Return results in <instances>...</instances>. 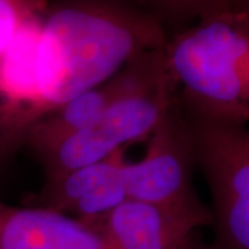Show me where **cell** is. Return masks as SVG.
Instances as JSON below:
<instances>
[{
	"instance_id": "cell-1",
	"label": "cell",
	"mask_w": 249,
	"mask_h": 249,
	"mask_svg": "<svg viewBox=\"0 0 249 249\" xmlns=\"http://www.w3.org/2000/svg\"><path fill=\"white\" fill-rule=\"evenodd\" d=\"M166 37L160 24L122 0H62L46 9L37 54L45 115L140 54L162 49Z\"/></svg>"
},
{
	"instance_id": "cell-11",
	"label": "cell",
	"mask_w": 249,
	"mask_h": 249,
	"mask_svg": "<svg viewBox=\"0 0 249 249\" xmlns=\"http://www.w3.org/2000/svg\"><path fill=\"white\" fill-rule=\"evenodd\" d=\"M152 18L170 35L199 19L229 13H248L249 0H122Z\"/></svg>"
},
{
	"instance_id": "cell-9",
	"label": "cell",
	"mask_w": 249,
	"mask_h": 249,
	"mask_svg": "<svg viewBox=\"0 0 249 249\" xmlns=\"http://www.w3.org/2000/svg\"><path fill=\"white\" fill-rule=\"evenodd\" d=\"M0 249H106L86 223L47 208L0 201Z\"/></svg>"
},
{
	"instance_id": "cell-6",
	"label": "cell",
	"mask_w": 249,
	"mask_h": 249,
	"mask_svg": "<svg viewBox=\"0 0 249 249\" xmlns=\"http://www.w3.org/2000/svg\"><path fill=\"white\" fill-rule=\"evenodd\" d=\"M42 16L28 19L0 55V170L25 147L31 129L45 115L37 76Z\"/></svg>"
},
{
	"instance_id": "cell-3",
	"label": "cell",
	"mask_w": 249,
	"mask_h": 249,
	"mask_svg": "<svg viewBox=\"0 0 249 249\" xmlns=\"http://www.w3.org/2000/svg\"><path fill=\"white\" fill-rule=\"evenodd\" d=\"M162 49L142 78L121 93L94 124L39 158L45 181L106 160L134 142L148 140L176 98L173 83L165 70Z\"/></svg>"
},
{
	"instance_id": "cell-4",
	"label": "cell",
	"mask_w": 249,
	"mask_h": 249,
	"mask_svg": "<svg viewBox=\"0 0 249 249\" xmlns=\"http://www.w3.org/2000/svg\"><path fill=\"white\" fill-rule=\"evenodd\" d=\"M187 116L196 166L202 172L212 199L213 241L208 249H249L248 124Z\"/></svg>"
},
{
	"instance_id": "cell-5",
	"label": "cell",
	"mask_w": 249,
	"mask_h": 249,
	"mask_svg": "<svg viewBox=\"0 0 249 249\" xmlns=\"http://www.w3.org/2000/svg\"><path fill=\"white\" fill-rule=\"evenodd\" d=\"M196 168L190 121L175 98L148 137L142 160L124 165L126 198L160 208L199 229L208 227L212 217L196 194Z\"/></svg>"
},
{
	"instance_id": "cell-8",
	"label": "cell",
	"mask_w": 249,
	"mask_h": 249,
	"mask_svg": "<svg viewBox=\"0 0 249 249\" xmlns=\"http://www.w3.org/2000/svg\"><path fill=\"white\" fill-rule=\"evenodd\" d=\"M89 226L100 232L107 249H208L194 223L134 201Z\"/></svg>"
},
{
	"instance_id": "cell-2",
	"label": "cell",
	"mask_w": 249,
	"mask_h": 249,
	"mask_svg": "<svg viewBox=\"0 0 249 249\" xmlns=\"http://www.w3.org/2000/svg\"><path fill=\"white\" fill-rule=\"evenodd\" d=\"M162 52L188 115L248 124L249 11L199 19L168 35Z\"/></svg>"
},
{
	"instance_id": "cell-7",
	"label": "cell",
	"mask_w": 249,
	"mask_h": 249,
	"mask_svg": "<svg viewBox=\"0 0 249 249\" xmlns=\"http://www.w3.org/2000/svg\"><path fill=\"white\" fill-rule=\"evenodd\" d=\"M158 50L140 54L111 79L47 112L31 129L25 147L39 160L68 137L91 126L121 93L142 78Z\"/></svg>"
},
{
	"instance_id": "cell-12",
	"label": "cell",
	"mask_w": 249,
	"mask_h": 249,
	"mask_svg": "<svg viewBox=\"0 0 249 249\" xmlns=\"http://www.w3.org/2000/svg\"><path fill=\"white\" fill-rule=\"evenodd\" d=\"M46 9V0H0V55L18 29Z\"/></svg>"
},
{
	"instance_id": "cell-10",
	"label": "cell",
	"mask_w": 249,
	"mask_h": 249,
	"mask_svg": "<svg viewBox=\"0 0 249 249\" xmlns=\"http://www.w3.org/2000/svg\"><path fill=\"white\" fill-rule=\"evenodd\" d=\"M126 160V148H122L106 160L71 170L52 181H45L40 191L27 205L68 214L83 196L112 178Z\"/></svg>"
},
{
	"instance_id": "cell-13",
	"label": "cell",
	"mask_w": 249,
	"mask_h": 249,
	"mask_svg": "<svg viewBox=\"0 0 249 249\" xmlns=\"http://www.w3.org/2000/svg\"><path fill=\"white\" fill-rule=\"evenodd\" d=\"M106 249H107V248H106Z\"/></svg>"
}]
</instances>
